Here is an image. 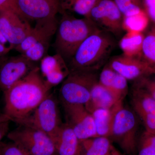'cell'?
<instances>
[{"label":"cell","instance_id":"1","mask_svg":"<svg viewBox=\"0 0 155 155\" xmlns=\"http://www.w3.org/2000/svg\"><path fill=\"white\" fill-rule=\"evenodd\" d=\"M52 87L45 80L36 66L26 76L4 92V114L18 124L32 114L50 94Z\"/></svg>","mask_w":155,"mask_h":155},{"label":"cell","instance_id":"2","mask_svg":"<svg viewBox=\"0 0 155 155\" xmlns=\"http://www.w3.org/2000/svg\"><path fill=\"white\" fill-rule=\"evenodd\" d=\"M113 35L98 30L81 43L67 64L69 70L85 69L98 71L107 63L116 47Z\"/></svg>","mask_w":155,"mask_h":155},{"label":"cell","instance_id":"3","mask_svg":"<svg viewBox=\"0 0 155 155\" xmlns=\"http://www.w3.org/2000/svg\"><path fill=\"white\" fill-rule=\"evenodd\" d=\"M60 14L62 16L58 22L54 47L56 54L68 63L81 43L100 29L87 17L76 18L66 12Z\"/></svg>","mask_w":155,"mask_h":155},{"label":"cell","instance_id":"4","mask_svg":"<svg viewBox=\"0 0 155 155\" xmlns=\"http://www.w3.org/2000/svg\"><path fill=\"white\" fill-rule=\"evenodd\" d=\"M98 71L85 69L70 70L60 88L62 104H82L88 101L92 90L98 82Z\"/></svg>","mask_w":155,"mask_h":155},{"label":"cell","instance_id":"5","mask_svg":"<svg viewBox=\"0 0 155 155\" xmlns=\"http://www.w3.org/2000/svg\"><path fill=\"white\" fill-rule=\"evenodd\" d=\"M63 123L57 101L52 95L50 94L32 114L17 124L42 131L53 140Z\"/></svg>","mask_w":155,"mask_h":155},{"label":"cell","instance_id":"6","mask_svg":"<svg viewBox=\"0 0 155 155\" xmlns=\"http://www.w3.org/2000/svg\"><path fill=\"white\" fill-rule=\"evenodd\" d=\"M136 114L122 104L116 111L110 136L124 152L133 154L137 148L138 122Z\"/></svg>","mask_w":155,"mask_h":155},{"label":"cell","instance_id":"7","mask_svg":"<svg viewBox=\"0 0 155 155\" xmlns=\"http://www.w3.org/2000/svg\"><path fill=\"white\" fill-rule=\"evenodd\" d=\"M7 137L29 155H56L51 139L46 134L37 129L19 125L9 132Z\"/></svg>","mask_w":155,"mask_h":155},{"label":"cell","instance_id":"8","mask_svg":"<svg viewBox=\"0 0 155 155\" xmlns=\"http://www.w3.org/2000/svg\"><path fill=\"white\" fill-rule=\"evenodd\" d=\"M100 29L114 36L123 32V16L114 0H98L87 17Z\"/></svg>","mask_w":155,"mask_h":155},{"label":"cell","instance_id":"9","mask_svg":"<svg viewBox=\"0 0 155 155\" xmlns=\"http://www.w3.org/2000/svg\"><path fill=\"white\" fill-rule=\"evenodd\" d=\"M66 123L81 140L98 137L92 114L82 104H62Z\"/></svg>","mask_w":155,"mask_h":155},{"label":"cell","instance_id":"10","mask_svg":"<svg viewBox=\"0 0 155 155\" xmlns=\"http://www.w3.org/2000/svg\"><path fill=\"white\" fill-rule=\"evenodd\" d=\"M109 66L127 80H137L144 76L155 74L154 69L141 57L122 54L115 56L108 62Z\"/></svg>","mask_w":155,"mask_h":155},{"label":"cell","instance_id":"11","mask_svg":"<svg viewBox=\"0 0 155 155\" xmlns=\"http://www.w3.org/2000/svg\"><path fill=\"white\" fill-rule=\"evenodd\" d=\"M32 29L28 20L12 11L0 10V30L12 46L20 44Z\"/></svg>","mask_w":155,"mask_h":155},{"label":"cell","instance_id":"12","mask_svg":"<svg viewBox=\"0 0 155 155\" xmlns=\"http://www.w3.org/2000/svg\"><path fill=\"white\" fill-rule=\"evenodd\" d=\"M35 66L23 55L7 61L0 69V88L3 92L26 76Z\"/></svg>","mask_w":155,"mask_h":155},{"label":"cell","instance_id":"13","mask_svg":"<svg viewBox=\"0 0 155 155\" xmlns=\"http://www.w3.org/2000/svg\"><path fill=\"white\" fill-rule=\"evenodd\" d=\"M131 103L134 113L141 119L146 131L155 134V100L144 90L134 84Z\"/></svg>","mask_w":155,"mask_h":155},{"label":"cell","instance_id":"14","mask_svg":"<svg viewBox=\"0 0 155 155\" xmlns=\"http://www.w3.org/2000/svg\"><path fill=\"white\" fill-rule=\"evenodd\" d=\"M22 15L27 20L56 17L61 11L59 0H16Z\"/></svg>","mask_w":155,"mask_h":155},{"label":"cell","instance_id":"15","mask_svg":"<svg viewBox=\"0 0 155 155\" xmlns=\"http://www.w3.org/2000/svg\"><path fill=\"white\" fill-rule=\"evenodd\" d=\"M41 62V73L47 83L53 87L63 82L70 70L66 61L59 54L45 56Z\"/></svg>","mask_w":155,"mask_h":155},{"label":"cell","instance_id":"16","mask_svg":"<svg viewBox=\"0 0 155 155\" xmlns=\"http://www.w3.org/2000/svg\"><path fill=\"white\" fill-rule=\"evenodd\" d=\"M58 23L56 17L37 20L30 34L15 47L16 50L23 54L38 42L46 39H51L56 33Z\"/></svg>","mask_w":155,"mask_h":155},{"label":"cell","instance_id":"17","mask_svg":"<svg viewBox=\"0 0 155 155\" xmlns=\"http://www.w3.org/2000/svg\"><path fill=\"white\" fill-rule=\"evenodd\" d=\"M56 155H79L80 141L72 128L65 122L53 140Z\"/></svg>","mask_w":155,"mask_h":155},{"label":"cell","instance_id":"18","mask_svg":"<svg viewBox=\"0 0 155 155\" xmlns=\"http://www.w3.org/2000/svg\"><path fill=\"white\" fill-rule=\"evenodd\" d=\"M98 82L109 90L119 101H123L128 92L127 79L112 69L108 63L99 74Z\"/></svg>","mask_w":155,"mask_h":155},{"label":"cell","instance_id":"19","mask_svg":"<svg viewBox=\"0 0 155 155\" xmlns=\"http://www.w3.org/2000/svg\"><path fill=\"white\" fill-rule=\"evenodd\" d=\"M119 101L109 90L99 83L94 87L88 101L84 105L91 114L98 109H110Z\"/></svg>","mask_w":155,"mask_h":155},{"label":"cell","instance_id":"20","mask_svg":"<svg viewBox=\"0 0 155 155\" xmlns=\"http://www.w3.org/2000/svg\"><path fill=\"white\" fill-rule=\"evenodd\" d=\"M123 101L119 102L110 109H98L92 114L98 137L109 138L110 136L114 116Z\"/></svg>","mask_w":155,"mask_h":155},{"label":"cell","instance_id":"21","mask_svg":"<svg viewBox=\"0 0 155 155\" xmlns=\"http://www.w3.org/2000/svg\"><path fill=\"white\" fill-rule=\"evenodd\" d=\"M113 147L108 137L88 138L81 140L79 155H109Z\"/></svg>","mask_w":155,"mask_h":155},{"label":"cell","instance_id":"22","mask_svg":"<svg viewBox=\"0 0 155 155\" xmlns=\"http://www.w3.org/2000/svg\"><path fill=\"white\" fill-rule=\"evenodd\" d=\"M144 37L142 32H127L119 42L123 54L129 57H141Z\"/></svg>","mask_w":155,"mask_h":155},{"label":"cell","instance_id":"23","mask_svg":"<svg viewBox=\"0 0 155 155\" xmlns=\"http://www.w3.org/2000/svg\"><path fill=\"white\" fill-rule=\"evenodd\" d=\"M98 0H59L61 11L74 13L83 17H87L93 7Z\"/></svg>","mask_w":155,"mask_h":155},{"label":"cell","instance_id":"24","mask_svg":"<svg viewBox=\"0 0 155 155\" xmlns=\"http://www.w3.org/2000/svg\"><path fill=\"white\" fill-rule=\"evenodd\" d=\"M149 19L144 10L139 14L123 17V28L127 32H142L147 26Z\"/></svg>","mask_w":155,"mask_h":155},{"label":"cell","instance_id":"25","mask_svg":"<svg viewBox=\"0 0 155 155\" xmlns=\"http://www.w3.org/2000/svg\"><path fill=\"white\" fill-rule=\"evenodd\" d=\"M141 58L153 67H155V26L144 36Z\"/></svg>","mask_w":155,"mask_h":155},{"label":"cell","instance_id":"26","mask_svg":"<svg viewBox=\"0 0 155 155\" xmlns=\"http://www.w3.org/2000/svg\"><path fill=\"white\" fill-rule=\"evenodd\" d=\"M51 39H46L37 42L27 50L23 55L27 59L32 62L41 61L47 52L49 47Z\"/></svg>","mask_w":155,"mask_h":155},{"label":"cell","instance_id":"27","mask_svg":"<svg viewBox=\"0 0 155 155\" xmlns=\"http://www.w3.org/2000/svg\"><path fill=\"white\" fill-rule=\"evenodd\" d=\"M138 155H155V134L146 130L137 143Z\"/></svg>","mask_w":155,"mask_h":155},{"label":"cell","instance_id":"28","mask_svg":"<svg viewBox=\"0 0 155 155\" xmlns=\"http://www.w3.org/2000/svg\"><path fill=\"white\" fill-rule=\"evenodd\" d=\"M123 17L139 14L144 9L141 8L139 0H114Z\"/></svg>","mask_w":155,"mask_h":155},{"label":"cell","instance_id":"29","mask_svg":"<svg viewBox=\"0 0 155 155\" xmlns=\"http://www.w3.org/2000/svg\"><path fill=\"white\" fill-rule=\"evenodd\" d=\"M135 81V85L144 90L155 100V74L144 76Z\"/></svg>","mask_w":155,"mask_h":155},{"label":"cell","instance_id":"30","mask_svg":"<svg viewBox=\"0 0 155 155\" xmlns=\"http://www.w3.org/2000/svg\"><path fill=\"white\" fill-rule=\"evenodd\" d=\"M3 155H29L22 148L12 142L3 143Z\"/></svg>","mask_w":155,"mask_h":155},{"label":"cell","instance_id":"31","mask_svg":"<svg viewBox=\"0 0 155 155\" xmlns=\"http://www.w3.org/2000/svg\"><path fill=\"white\" fill-rule=\"evenodd\" d=\"M0 10L12 11L19 15L22 19L27 20L19 11L16 0H0Z\"/></svg>","mask_w":155,"mask_h":155},{"label":"cell","instance_id":"32","mask_svg":"<svg viewBox=\"0 0 155 155\" xmlns=\"http://www.w3.org/2000/svg\"><path fill=\"white\" fill-rule=\"evenodd\" d=\"M144 10L149 20L155 26V0H143Z\"/></svg>","mask_w":155,"mask_h":155},{"label":"cell","instance_id":"33","mask_svg":"<svg viewBox=\"0 0 155 155\" xmlns=\"http://www.w3.org/2000/svg\"><path fill=\"white\" fill-rule=\"evenodd\" d=\"M11 122V120L8 117L4 114L0 116V142L3 138L8 134L9 124Z\"/></svg>","mask_w":155,"mask_h":155},{"label":"cell","instance_id":"34","mask_svg":"<svg viewBox=\"0 0 155 155\" xmlns=\"http://www.w3.org/2000/svg\"><path fill=\"white\" fill-rule=\"evenodd\" d=\"M10 48H6L4 45L0 42V54L7 53L10 51Z\"/></svg>","mask_w":155,"mask_h":155},{"label":"cell","instance_id":"35","mask_svg":"<svg viewBox=\"0 0 155 155\" xmlns=\"http://www.w3.org/2000/svg\"><path fill=\"white\" fill-rule=\"evenodd\" d=\"M8 41H7V39H6L5 37L4 36V35H3L2 31L0 30V42L4 45Z\"/></svg>","mask_w":155,"mask_h":155},{"label":"cell","instance_id":"36","mask_svg":"<svg viewBox=\"0 0 155 155\" xmlns=\"http://www.w3.org/2000/svg\"><path fill=\"white\" fill-rule=\"evenodd\" d=\"M109 155H122L120 153L113 147Z\"/></svg>","mask_w":155,"mask_h":155},{"label":"cell","instance_id":"37","mask_svg":"<svg viewBox=\"0 0 155 155\" xmlns=\"http://www.w3.org/2000/svg\"><path fill=\"white\" fill-rule=\"evenodd\" d=\"M2 113H1V112H0V116H1V115H2Z\"/></svg>","mask_w":155,"mask_h":155},{"label":"cell","instance_id":"38","mask_svg":"<svg viewBox=\"0 0 155 155\" xmlns=\"http://www.w3.org/2000/svg\"><path fill=\"white\" fill-rule=\"evenodd\" d=\"M153 68H154V69L155 72V67H153Z\"/></svg>","mask_w":155,"mask_h":155}]
</instances>
